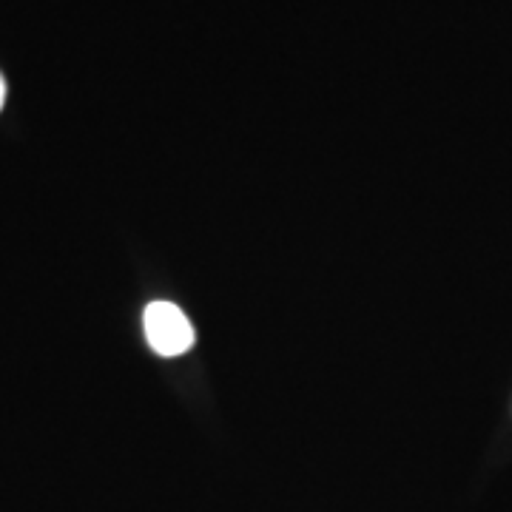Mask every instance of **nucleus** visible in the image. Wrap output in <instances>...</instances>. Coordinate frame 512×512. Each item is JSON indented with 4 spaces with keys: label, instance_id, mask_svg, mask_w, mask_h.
Segmentation results:
<instances>
[{
    "label": "nucleus",
    "instance_id": "nucleus-1",
    "mask_svg": "<svg viewBox=\"0 0 512 512\" xmlns=\"http://www.w3.org/2000/svg\"><path fill=\"white\" fill-rule=\"evenodd\" d=\"M143 328L151 350L157 356H183L194 345V328L177 305L171 302H151L143 313Z\"/></svg>",
    "mask_w": 512,
    "mask_h": 512
},
{
    "label": "nucleus",
    "instance_id": "nucleus-2",
    "mask_svg": "<svg viewBox=\"0 0 512 512\" xmlns=\"http://www.w3.org/2000/svg\"><path fill=\"white\" fill-rule=\"evenodd\" d=\"M3 100H6V83H3V77H0V109H3Z\"/></svg>",
    "mask_w": 512,
    "mask_h": 512
}]
</instances>
